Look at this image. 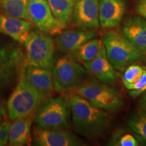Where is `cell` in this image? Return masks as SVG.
Here are the masks:
<instances>
[{
    "mask_svg": "<svg viewBox=\"0 0 146 146\" xmlns=\"http://www.w3.org/2000/svg\"><path fill=\"white\" fill-rule=\"evenodd\" d=\"M74 130L89 140H95L106 132L110 125L109 114L95 107L78 95L71 94L67 99Z\"/></svg>",
    "mask_w": 146,
    "mask_h": 146,
    "instance_id": "6da1fadb",
    "label": "cell"
},
{
    "mask_svg": "<svg viewBox=\"0 0 146 146\" xmlns=\"http://www.w3.org/2000/svg\"><path fill=\"white\" fill-rule=\"evenodd\" d=\"M21 44L0 39V99L19 81L27 64Z\"/></svg>",
    "mask_w": 146,
    "mask_h": 146,
    "instance_id": "7a4b0ae2",
    "label": "cell"
},
{
    "mask_svg": "<svg viewBox=\"0 0 146 146\" xmlns=\"http://www.w3.org/2000/svg\"><path fill=\"white\" fill-rule=\"evenodd\" d=\"M43 100V97L22 74L7 104L9 119L14 121L34 116Z\"/></svg>",
    "mask_w": 146,
    "mask_h": 146,
    "instance_id": "3957f363",
    "label": "cell"
},
{
    "mask_svg": "<svg viewBox=\"0 0 146 146\" xmlns=\"http://www.w3.org/2000/svg\"><path fill=\"white\" fill-rule=\"evenodd\" d=\"M107 58L115 70L123 71L142 58L143 53L133 46L123 34L108 31L102 37Z\"/></svg>",
    "mask_w": 146,
    "mask_h": 146,
    "instance_id": "277c9868",
    "label": "cell"
},
{
    "mask_svg": "<svg viewBox=\"0 0 146 146\" xmlns=\"http://www.w3.org/2000/svg\"><path fill=\"white\" fill-rule=\"evenodd\" d=\"M70 110L67 100L52 97L43 100L34 116L35 127L45 129H68Z\"/></svg>",
    "mask_w": 146,
    "mask_h": 146,
    "instance_id": "5b68a950",
    "label": "cell"
},
{
    "mask_svg": "<svg viewBox=\"0 0 146 146\" xmlns=\"http://www.w3.org/2000/svg\"><path fill=\"white\" fill-rule=\"evenodd\" d=\"M27 64L52 68L55 44L50 35L38 29H33L24 43Z\"/></svg>",
    "mask_w": 146,
    "mask_h": 146,
    "instance_id": "8992f818",
    "label": "cell"
},
{
    "mask_svg": "<svg viewBox=\"0 0 146 146\" xmlns=\"http://www.w3.org/2000/svg\"><path fill=\"white\" fill-rule=\"evenodd\" d=\"M75 94L95 107L106 111L117 110L123 105L121 98L114 89L94 79L85 80L76 87Z\"/></svg>",
    "mask_w": 146,
    "mask_h": 146,
    "instance_id": "52a82bcc",
    "label": "cell"
},
{
    "mask_svg": "<svg viewBox=\"0 0 146 146\" xmlns=\"http://www.w3.org/2000/svg\"><path fill=\"white\" fill-rule=\"evenodd\" d=\"M55 89L58 92L75 89L87 79L88 72L74 58H59L52 66Z\"/></svg>",
    "mask_w": 146,
    "mask_h": 146,
    "instance_id": "ba28073f",
    "label": "cell"
},
{
    "mask_svg": "<svg viewBox=\"0 0 146 146\" xmlns=\"http://www.w3.org/2000/svg\"><path fill=\"white\" fill-rule=\"evenodd\" d=\"M27 13L28 21L41 31L50 35H56L62 31L47 0H28Z\"/></svg>",
    "mask_w": 146,
    "mask_h": 146,
    "instance_id": "9c48e42d",
    "label": "cell"
},
{
    "mask_svg": "<svg viewBox=\"0 0 146 146\" xmlns=\"http://www.w3.org/2000/svg\"><path fill=\"white\" fill-rule=\"evenodd\" d=\"M31 143L36 146H80L85 143L68 129H45L35 127Z\"/></svg>",
    "mask_w": 146,
    "mask_h": 146,
    "instance_id": "30bf717a",
    "label": "cell"
},
{
    "mask_svg": "<svg viewBox=\"0 0 146 146\" xmlns=\"http://www.w3.org/2000/svg\"><path fill=\"white\" fill-rule=\"evenodd\" d=\"M100 0H76L71 23L82 31H96L100 26Z\"/></svg>",
    "mask_w": 146,
    "mask_h": 146,
    "instance_id": "8fae6325",
    "label": "cell"
},
{
    "mask_svg": "<svg viewBox=\"0 0 146 146\" xmlns=\"http://www.w3.org/2000/svg\"><path fill=\"white\" fill-rule=\"evenodd\" d=\"M23 76L43 97L44 100L54 94L56 89L50 68L27 64L24 68Z\"/></svg>",
    "mask_w": 146,
    "mask_h": 146,
    "instance_id": "7c38bea8",
    "label": "cell"
},
{
    "mask_svg": "<svg viewBox=\"0 0 146 146\" xmlns=\"http://www.w3.org/2000/svg\"><path fill=\"white\" fill-rule=\"evenodd\" d=\"M126 10V0H100V26L104 29H114L118 26Z\"/></svg>",
    "mask_w": 146,
    "mask_h": 146,
    "instance_id": "4fadbf2b",
    "label": "cell"
},
{
    "mask_svg": "<svg viewBox=\"0 0 146 146\" xmlns=\"http://www.w3.org/2000/svg\"><path fill=\"white\" fill-rule=\"evenodd\" d=\"M95 31H67L56 35V43L58 50L64 54H74L89 40L98 37Z\"/></svg>",
    "mask_w": 146,
    "mask_h": 146,
    "instance_id": "5bb4252c",
    "label": "cell"
},
{
    "mask_svg": "<svg viewBox=\"0 0 146 146\" xmlns=\"http://www.w3.org/2000/svg\"><path fill=\"white\" fill-rule=\"evenodd\" d=\"M122 33L138 50L146 52V19L140 16H129L122 25Z\"/></svg>",
    "mask_w": 146,
    "mask_h": 146,
    "instance_id": "9a60e30c",
    "label": "cell"
},
{
    "mask_svg": "<svg viewBox=\"0 0 146 146\" xmlns=\"http://www.w3.org/2000/svg\"><path fill=\"white\" fill-rule=\"evenodd\" d=\"M32 29L31 22L0 13V33L10 36L20 44H24Z\"/></svg>",
    "mask_w": 146,
    "mask_h": 146,
    "instance_id": "2e32d148",
    "label": "cell"
},
{
    "mask_svg": "<svg viewBox=\"0 0 146 146\" xmlns=\"http://www.w3.org/2000/svg\"><path fill=\"white\" fill-rule=\"evenodd\" d=\"M83 64L89 74L102 83L113 85L117 80L115 68L108 59L105 48L94 60Z\"/></svg>",
    "mask_w": 146,
    "mask_h": 146,
    "instance_id": "e0dca14e",
    "label": "cell"
},
{
    "mask_svg": "<svg viewBox=\"0 0 146 146\" xmlns=\"http://www.w3.org/2000/svg\"><path fill=\"white\" fill-rule=\"evenodd\" d=\"M34 116L16 120L11 124L9 130V145L23 146L29 145L31 142V129Z\"/></svg>",
    "mask_w": 146,
    "mask_h": 146,
    "instance_id": "ac0fdd59",
    "label": "cell"
},
{
    "mask_svg": "<svg viewBox=\"0 0 146 146\" xmlns=\"http://www.w3.org/2000/svg\"><path fill=\"white\" fill-rule=\"evenodd\" d=\"M53 15L62 29L71 22L76 0H47Z\"/></svg>",
    "mask_w": 146,
    "mask_h": 146,
    "instance_id": "d6986e66",
    "label": "cell"
},
{
    "mask_svg": "<svg viewBox=\"0 0 146 146\" xmlns=\"http://www.w3.org/2000/svg\"><path fill=\"white\" fill-rule=\"evenodd\" d=\"M104 48L102 39H97L96 37L84 43L73 55L78 61L87 62L96 58Z\"/></svg>",
    "mask_w": 146,
    "mask_h": 146,
    "instance_id": "ffe728a7",
    "label": "cell"
},
{
    "mask_svg": "<svg viewBox=\"0 0 146 146\" xmlns=\"http://www.w3.org/2000/svg\"><path fill=\"white\" fill-rule=\"evenodd\" d=\"M28 0H0V9L7 15L28 21Z\"/></svg>",
    "mask_w": 146,
    "mask_h": 146,
    "instance_id": "44dd1931",
    "label": "cell"
},
{
    "mask_svg": "<svg viewBox=\"0 0 146 146\" xmlns=\"http://www.w3.org/2000/svg\"><path fill=\"white\" fill-rule=\"evenodd\" d=\"M129 127L146 142V110H141L128 119Z\"/></svg>",
    "mask_w": 146,
    "mask_h": 146,
    "instance_id": "7402d4cb",
    "label": "cell"
},
{
    "mask_svg": "<svg viewBox=\"0 0 146 146\" xmlns=\"http://www.w3.org/2000/svg\"><path fill=\"white\" fill-rule=\"evenodd\" d=\"M144 68L137 64H131L124 70L122 76V81L124 85L133 84L141 78Z\"/></svg>",
    "mask_w": 146,
    "mask_h": 146,
    "instance_id": "603a6c76",
    "label": "cell"
},
{
    "mask_svg": "<svg viewBox=\"0 0 146 146\" xmlns=\"http://www.w3.org/2000/svg\"><path fill=\"white\" fill-rule=\"evenodd\" d=\"M11 124L7 120L0 123V146H3L8 143L9 130Z\"/></svg>",
    "mask_w": 146,
    "mask_h": 146,
    "instance_id": "cb8c5ba5",
    "label": "cell"
},
{
    "mask_svg": "<svg viewBox=\"0 0 146 146\" xmlns=\"http://www.w3.org/2000/svg\"><path fill=\"white\" fill-rule=\"evenodd\" d=\"M117 145L119 146H138L139 143L133 135L126 133L120 137Z\"/></svg>",
    "mask_w": 146,
    "mask_h": 146,
    "instance_id": "d4e9b609",
    "label": "cell"
},
{
    "mask_svg": "<svg viewBox=\"0 0 146 146\" xmlns=\"http://www.w3.org/2000/svg\"><path fill=\"white\" fill-rule=\"evenodd\" d=\"M146 85V68H144V70L143 74L141 76V78L138 80L136 83L133 84H129V85H125V86L126 88L129 90H140L143 89L144 86Z\"/></svg>",
    "mask_w": 146,
    "mask_h": 146,
    "instance_id": "484cf974",
    "label": "cell"
},
{
    "mask_svg": "<svg viewBox=\"0 0 146 146\" xmlns=\"http://www.w3.org/2000/svg\"><path fill=\"white\" fill-rule=\"evenodd\" d=\"M135 10L139 16L146 19V0H137Z\"/></svg>",
    "mask_w": 146,
    "mask_h": 146,
    "instance_id": "4316f807",
    "label": "cell"
},
{
    "mask_svg": "<svg viewBox=\"0 0 146 146\" xmlns=\"http://www.w3.org/2000/svg\"><path fill=\"white\" fill-rule=\"evenodd\" d=\"M146 68V67H145ZM146 91V85L144 86V87L143 89H140V90H132V91H129V96L131 97H132V98H137V97L141 96L142 94H143L144 92H145Z\"/></svg>",
    "mask_w": 146,
    "mask_h": 146,
    "instance_id": "83f0119b",
    "label": "cell"
},
{
    "mask_svg": "<svg viewBox=\"0 0 146 146\" xmlns=\"http://www.w3.org/2000/svg\"><path fill=\"white\" fill-rule=\"evenodd\" d=\"M143 96L139 102V106L141 110H146V91L143 93Z\"/></svg>",
    "mask_w": 146,
    "mask_h": 146,
    "instance_id": "f1b7e54d",
    "label": "cell"
},
{
    "mask_svg": "<svg viewBox=\"0 0 146 146\" xmlns=\"http://www.w3.org/2000/svg\"><path fill=\"white\" fill-rule=\"evenodd\" d=\"M5 114H6V110L4 104L0 102V123L5 120Z\"/></svg>",
    "mask_w": 146,
    "mask_h": 146,
    "instance_id": "f546056e",
    "label": "cell"
}]
</instances>
